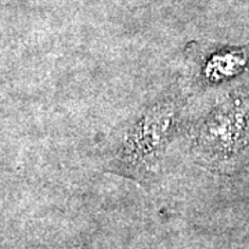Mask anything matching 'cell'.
Listing matches in <instances>:
<instances>
[{
  "label": "cell",
  "instance_id": "obj_1",
  "mask_svg": "<svg viewBox=\"0 0 249 249\" xmlns=\"http://www.w3.org/2000/svg\"><path fill=\"white\" fill-rule=\"evenodd\" d=\"M173 107L166 106L152 109L137 129L134 130L126 144V155L134 166L152 165L157 154L162 151L166 137L173 122Z\"/></svg>",
  "mask_w": 249,
  "mask_h": 249
}]
</instances>
